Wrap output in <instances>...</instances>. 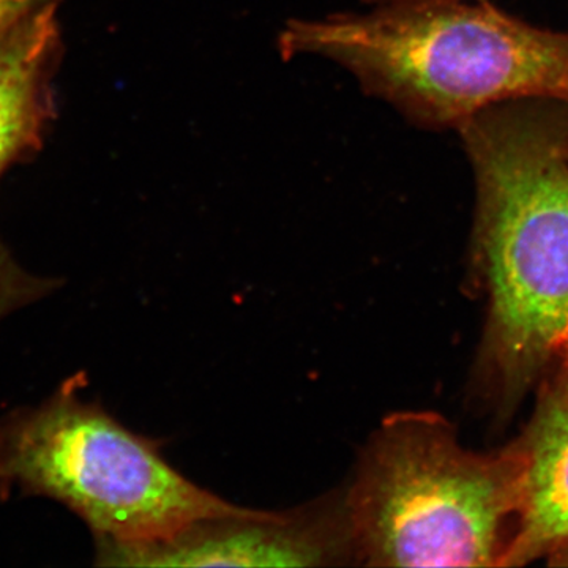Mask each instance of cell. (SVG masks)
Listing matches in <instances>:
<instances>
[{"mask_svg": "<svg viewBox=\"0 0 568 568\" xmlns=\"http://www.w3.org/2000/svg\"><path fill=\"white\" fill-rule=\"evenodd\" d=\"M278 51L286 61L313 55L338 63L368 95L425 129H459L514 100L568 103V36L463 0L291 20Z\"/></svg>", "mask_w": 568, "mask_h": 568, "instance_id": "1", "label": "cell"}, {"mask_svg": "<svg viewBox=\"0 0 568 568\" xmlns=\"http://www.w3.org/2000/svg\"><path fill=\"white\" fill-rule=\"evenodd\" d=\"M458 130L476 173L493 361L519 387L568 362V122L499 103Z\"/></svg>", "mask_w": 568, "mask_h": 568, "instance_id": "2", "label": "cell"}, {"mask_svg": "<svg viewBox=\"0 0 568 568\" xmlns=\"http://www.w3.org/2000/svg\"><path fill=\"white\" fill-rule=\"evenodd\" d=\"M518 503V455L470 454L420 410L384 418L342 497L354 562L366 567L503 566Z\"/></svg>", "mask_w": 568, "mask_h": 568, "instance_id": "3", "label": "cell"}, {"mask_svg": "<svg viewBox=\"0 0 568 568\" xmlns=\"http://www.w3.org/2000/svg\"><path fill=\"white\" fill-rule=\"evenodd\" d=\"M61 500L99 544H145L205 519L246 517L168 465L155 446L62 387L0 424V493Z\"/></svg>", "mask_w": 568, "mask_h": 568, "instance_id": "4", "label": "cell"}, {"mask_svg": "<svg viewBox=\"0 0 568 568\" xmlns=\"http://www.w3.org/2000/svg\"><path fill=\"white\" fill-rule=\"evenodd\" d=\"M103 566L325 567L354 562L342 499L294 511L205 519L145 544H99Z\"/></svg>", "mask_w": 568, "mask_h": 568, "instance_id": "5", "label": "cell"}, {"mask_svg": "<svg viewBox=\"0 0 568 568\" xmlns=\"http://www.w3.org/2000/svg\"><path fill=\"white\" fill-rule=\"evenodd\" d=\"M518 462V521L504 564L568 540V362L545 388Z\"/></svg>", "mask_w": 568, "mask_h": 568, "instance_id": "6", "label": "cell"}, {"mask_svg": "<svg viewBox=\"0 0 568 568\" xmlns=\"http://www.w3.org/2000/svg\"><path fill=\"white\" fill-rule=\"evenodd\" d=\"M58 47L52 0L0 37V178L39 149L51 115V69Z\"/></svg>", "mask_w": 568, "mask_h": 568, "instance_id": "7", "label": "cell"}, {"mask_svg": "<svg viewBox=\"0 0 568 568\" xmlns=\"http://www.w3.org/2000/svg\"><path fill=\"white\" fill-rule=\"evenodd\" d=\"M50 287L51 282L48 280L37 278L22 271L0 244V320L41 297Z\"/></svg>", "mask_w": 568, "mask_h": 568, "instance_id": "8", "label": "cell"}, {"mask_svg": "<svg viewBox=\"0 0 568 568\" xmlns=\"http://www.w3.org/2000/svg\"><path fill=\"white\" fill-rule=\"evenodd\" d=\"M48 0H0V37Z\"/></svg>", "mask_w": 568, "mask_h": 568, "instance_id": "9", "label": "cell"}, {"mask_svg": "<svg viewBox=\"0 0 568 568\" xmlns=\"http://www.w3.org/2000/svg\"><path fill=\"white\" fill-rule=\"evenodd\" d=\"M369 6H390V3H410V2H455V0H361Z\"/></svg>", "mask_w": 568, "mask_h": 568, "instance_id": "10", "label": "cell"}]
</instances>
